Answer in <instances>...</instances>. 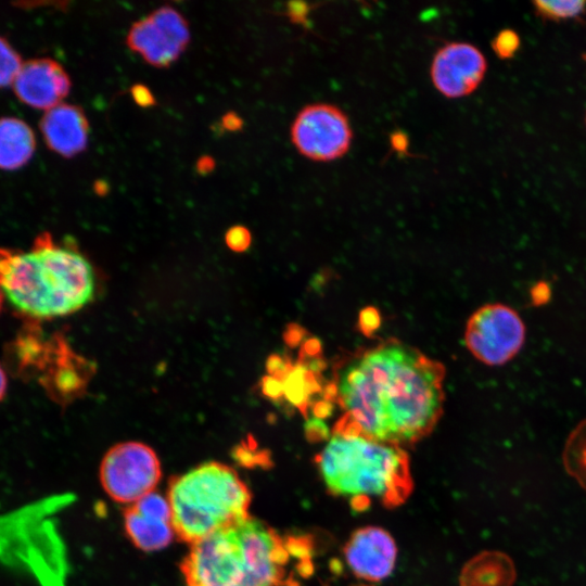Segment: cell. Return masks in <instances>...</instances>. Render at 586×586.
<instances>
[{
	"instance_id": "29",
	"label": "cell",
	"mask_w": 586,
	"mask_h": 586,
	"mask_svg": "<svg viewBox=\"0 0 586 586\" xmlns=\"http://www.w3.org/2000/svg\"><path fill=\"white\" fill-rule=\"evenodd\" d=\"M391 145L397 152H405L408 148V138L402 131H394L391 135Z\"/></svg>"
},
{
	"instance_id": "14",
	"label": "cell",
	"mask_w": 586,
	"mask_h": 586,
	"mask_svg": "<svg viewBox=\"0 0 586 586\" xmlns=\"http://www.w3.org/2000/svg\"><path fill=\"white\" fill-rule=\"evenodd\" d=\"M47 145L62 156H74L85 150L89 124L79 106L60 103L50 109L40 122Z\"/></svg>"
},
{
	"instance_id": "9",
	"label": "cell",
	"mask_w": 586,
	"mask_h": 586,
	"mask_svg": "<svg viewBox=\"0 0 586 586\" xmlns=\"http://www.w3.org/2000/svg\"><path fill=\"white\" fill-rule=\"evenodd\" d=\"M189 40L186 20L170 7H162L136 22L127 36L128 47L156 67H167L174 63Z\"/></svg>"
},
{
	"instance_id": "1",
	"label": "cell",
	"mask_w": 586,
	"mask_h": 586,
	"mask_svg": "<svg viewBox=\"0 0 586 586\" xmlns=\"http://www.w3.org/2000/svg\"><path fill=\"white\" fill-rule=\"evenodd\" d=\"M444 366L396 340L342 365L327 394L343 410L333 432L402 446L429 435L444 404Z\"/></svg>"
},
{
	"instance_id": "16",
	"label": "cell",
	"mask_w": 586,
	"mask_h": 586,
	"mask_svg": "<svg viewBox=\"0 0 586 586\" xmlns=\"http://www.w3.org/2000/svg\"><path fill=\"white\" fill-rule=\"evenodd\" d=\"M35 148V135L25 122L14 117L0 119V168L22 167L30 160Z\"/></svg>"
},
{
	"instance_id": "8",
	"label": "cell",
	"mask_w": 586,
	"mask_h": 586,
	"mask_svg": "<svg viewBox=\"0 0 586 586\" xmlns=\"http://www.w3.org/2000/svg\"><path fill=\"white\" fill-rule=\"evenodd\" d=\"M291 141L302 156L314 162H332L351 149L353 129L339 106L310 103L296 114L291 126Z\"/></svg>"
},
{
	"instance_id": "28",
	"label": "cell",
	"mask_w": 586,
	"mask_h": 586,
	"mask_svg": "<svg viewBox=\"0 0 586 586\" xmlns=\"http://www.w3.org/2000/svg\"><path fill=\"white\" fill-rule=\"evenodd\" d=\"M550 290L545 282H539L534 285L531 291V297L534 304L539 305L549 300Z\"/></svg>"
},
{
	"instance_id": "27",
	"label": "cell",
	"mask_w": 586,
	"mask_h": 586,
	"mask_svg": "<svg viewBox=\"0 0 586 586\" xmlns=\"http://www.w3.org/2000/svg\"><path fill=\"white\" fill-rule=\"evenodd\" d=\"M306 433L309 440H322L327 436V428L318 418L308 420Z\"/></svg>"
},
{
	"instance_id": "5",
	"label": "cell",
	"mask_w": 586,
	"mask_h": 586,
	"mask_svg": "<svg viewBox=\"0 0 586 586\" xmlns=\"http://www.w3.org/2000/svg\"><path fill=\"white\" fill-rule=\"evenodd\" d=\"M166 497L176 537L189 545L250 517L247 485L232 468L217 461L174 477Z\"/></svg>"
},
{
	"instance_id": "25",
	"label": "cell",
	"mask_w": 586,
	"mask_h": 586,
	"mask_svg": "<svg viewBox=\"0 0 586 586\" xmlns=\"http://www.w3.org/2000/svg\"><path fill=\"white\" fill-rule=\"evenodd\" d=\"M309 8L305 2H290L288 4V15L294 23L306 22Z\"/></svg>"
},
{
	"instance_id": "24",
	"label": "cell",
	"mask_w": 586,
	"mask_h": 586,
	"mask_svg": "<svg viewBox=\"0 0 586 586\" xmlns=\"http://www.w3.org/2000/svg\"><path fill=\"white\" fill-rule=\"evenodd\" d=\"M131 95L135 102L143 107L152 106L155 103L152 92L143 85H135L131 88Z\"/></svg>"
},
{
	"instance_id": "33",
	"label": "cell",
	"mask_w": 586,
	"mask_h": 586,
	"mask_svg": "<svg viewBox=\"0 0 586 586\" xmlns=\"http://www.w3.org/2000/svg\"><path fill=\"white\" fill-rule=\"evenodd\" d=\"M2 295H3V292H2L1 286H0V310H1L2 301H3Z\"/></svg>"
},
{
	"instance_id": "11",
	"label": "cell",
	"mask_w": 586,
	"mask_h": 586,
	"mask_svg": "<svg viewBox=\"0 0 586 586\" xmlns=\"http://www.w3.org/2000/svg\"><path fill=\"white\" fill-rule=\"evenodd\" d=\"M124 527L127 537L143 551H157L176 537L166 495L156 491L126 506Z\"/></svg>"
},
{
	"instance_id": "13",
	"label": "cell",
	"mask_w": 586,
	"mask_h": 586,
	"mask_svg": "<svg viewBox=\"0 0 586 586\" xmlns=\"http://www.w3.org/2000/svg\"><path fill=\"white\" fill-rule=\"evenodd\" d=\"M17 98L25 104L50 110L60 104L71 89L65 69L51 59H36L23 63L13 82Z\"/></svg>"
},
{
	"instance_id": "31",
	"label": "cell",
	"mask_w": 586,
	"mask_h": 586,
	"mask_svg": "<svg viewBox=\"0 0 586 586\" xmlns=\"http://www.w3.org/2000/svg\"><path fill=\"white\" fill-rule=\"evenodd\" d=\"M7 385H8L7 374L0 365V402L4 397V394L7 392Z\"/></svg>"
},
{
	"instance_id": "4",
	"label": "cell",
	"mask_w": 586,
	"mask_h": 586,
	"mask_svg": "<svg viewBox=\"0 0 586 586\" xmlns=\"http://www.w3.org/2000/svg\"><path fill=\"white\" fill-rule=\"evenodd\" d=\"M316 462L328 491L352 502L375 497L397 506L412 489L405 450L360 434L333 432Z\"/></svg>"
},
{
	"instance_id": "17",
	"label": "cell",
	"mask_w": 586,
	"mask_h": 586,
	"mask_svg": "<svg viewBox=\"0 0 586 586\" xmlns=\"http://www.w3.org/2000/svg\"><path fill=\"white\" fill-rule=\"evenodd\" d=\"M280 381L283 395L290 403L301 409L307 407L310 396L318 390V381L310 365L298 364L291 366Z\"/></svg>"
},
{
	"instance_id": "7",
	"label": "cell",
	"mask_w": 586,
	"mask_h": 586,
	"mask_svg": "<svg viewBox=\"0 0 586 586\" xmlns=\"http://www.w3.org/2000/svg\"><path fill=\"white\" fill-rule=\"evenodd\" d=\"M525 341V326L519 314L500 304H486L468 319L464 343L481 362L501 366L520 352Z\"/></svg>"
},
{
	"instance_id": "6",
	"label": "cell",
	"mask_w": 586,
	"mask_h": 586,
	"mask_svg": "<svg viewBox=\"0 0 586 586\" xmlns=\"http://www.w3.org/2000/svg\"><path fill=\"white\" fill-rule=\"evenodd\" d=\"M162 477L155 451L139 442L114 445L103 457L100 482L116 502L129 506L154 492Z\"/></svg>"
},
{
	"instance_id": "3",
	"label": "cell",
	"mask_w": 586,
	"mask_h": 586,
	"mask_svg": "<svg viewBox=\"0 0 586 586\" xmlns=\"http://www.w3.org/2000/svg\"><path fill=\"white\" fill-rule=\"evenodd\" d=\"M290 538L251 515L192 545L180 564L186 586H282Z\"/></svg>"
},
{
	"instance_id": "23",
	"label": "cell",
	"mask_w": 586,
	"mask_h": 586,
	"mask_svg": "<svg viewBox=\"0 0 586 586\" xmlns=\"http://www.w3.org/2000/svg\"><path fill=\"white\" fill-rule=\"evenodd\" d=\"M226 243L231 250L243 252L251 244L250 231L243 226L232 227L226 234Z\"/></svg>"
},
{
	"instance_id": "2",
	"label": "cell",
	"mask_w": 586,
	"mask_h": 586,
	"mask_svg": "<svg viewBox=\"0 0 586 586\" xmlns=\"http://www.w3.org/2000/svg\"><path fill=\"white\" fill-rule=\"evenodd\" d=\"M0 286L18 311L46 319L68 315L90 302L94 273L82 255L41 233L28 252L0 249Z\"/></svg>"
},
{
	"instance_id": "21",
	"label": "cell",
	"mask_w": 586,
	"mask_h": 586,
	"mask_svg": "<svg viewBox=\"0 0 586 586\" xmlns=\"http://www.w3.org/2000/svg\"><path fill=\"white\" fill-rule=\"evenodd\" d=\"M521 44L519 35L512 29L500 30L492 40L491 47L497 58L511 59Z\"/></svg>"
},
{
	"instance_id": "18",
	"label": "cell",
	"mask_w": 586,
	"mask_h": 586,
	"mask_svg": "<svg viewBox=\"0 0 586 586\" xmlns=\"http://www.w3.org/2000/svg\"><path fill=\"white\" fill-rule=\"evenodd\" d=\"M563 462L568 473L586 491V420L570 434L563 451Z\"/></svg>"
},
{
	"instance_id": "10",
	"label": "cell",
	"mask_w": 586,
	"mask_h": 586,
	"mask_svg": "<svg viewBox=\"0 0 586 586\" xmlns=\"http://www.w3.org/2000/svg\"><path fill=\"white\" fill-rule=\"evenodd\" d=\"M487 69L481 50L470 42L450 41L437 49L430 65V79L438 93L459 99L474 92Z\"/></svg>"
},
{
	"instance_id": "32",
	"label": "cell",
	"mask_w": 586,
	"mask_h": 586,
	"mask_svg": "<svg viewBox=\"0 0 586 586\" xmlns=\"http://www.w3.org/2000/svg\"><path fill=\"white\" fill-rule=\"evenodd\" d=\"M198 165L201 171L206 173L213 168V161L208 157H203Z\"/></svg>"
},
{
	"instance_id": "20",
	"label": "cell",
	"mask_w": 586,
	"mask_h": 586,
	"mask_svg": "<svg viewBox=\"0 0 586 586\" xmlns=\"http://www.w3.org/2000/svg\"><path fill=\"white\" fill-rule=\"evenodd\" d=\"M22 66L20 54L0 37V88L13 84Z\"/></svg>"
},
{
	"instance_id": "22",
	"label": "cell",
	"mask_w": 586,
	"mask_h": 586,
	"mask_svg": "<svg viewBox=\"0 0 586 586\" xmlns=\"http://www.w3.org/2000/svg\"><path fill=\"white\" fill-rule=\"evenodd\" d=\"M381 324L379 310L373 306L362 308L358 316V328L366 336L372 335Z\"/></svg>"
},
{
	"instance_id": "30",
	"label": "cell",
	"mask_w": 586,
	"mask_h": 586,
	"mask_svg": "<svg viewBox=\"0 0 586 586\" xmlns=\"http://www.w3.org/2000/svg\"><path fill=\"white\" fill-rule=\"evenodd\" d=\"M222 123H224L225 127L227 129H230V130H234V129L240 128V126L242 124L241 119L237 115H234L232 113L226 115L224 117Z\"/></svg>"
},
{
	"instance_id": "26",
	"label": "cell",
	"mask_w": 586,
	"mask_h": 586,
	"mask_svg": "<svg viewBox=\"0 0 586 586\" xmlns=\"http://www.w3.org/2000/svg\"><path fill=\"white\" fill-rule=\"evenodd\" d=\"M263 391L267 396L275 399L283 395L281 381L270 375L265 378L263 382Z\"/></svg>"
},
{
	"instance_id": "19",
	"label": "cell",
	"mask_w": 586,
	"mask_h": 586,
	"mask_svg": "<svg viewBox=\"0 0 586 586\" xmlns=\"http://www.w3.org/2000/svg\"><path fill=\"white\" fill-rule=\"evenodd\" d=\"M533 7L537 16L553 22L578 20L586 11V2L579 0H537Z\"/></svg>"
},
{
	"instance_id": "12",
	"label": "cell",
	"mask_w": 586,
	"mask_h": 586,
	"mask_svg": "<svg viewBox=\"0 0 586 586\" xmlns=\"http://www.w3.org/2000/svg\"><path fill=\"white\" fill-rule=\"evenodd\" d=\"M397 548L383 528L367 526L355 531L344 547V557L359 578L380 582L394 570Z\"/></svg>"
},
{
	"instance_id": "15",
	"label": "cell",
	"mask_w": 586,
	"mask_h": 586,
	"mask_svg": "<svg viewBox=\"0 0 586 586\" xmlns=\"http://www.w3.org/2000/svg\"><path fill=\"white\" fill-rule=\"evenodd\" d=\"M517 576L514 563L500 551H484L472 558L460 575L461 586H512Z\"/></svg>"
}]
</instances>
